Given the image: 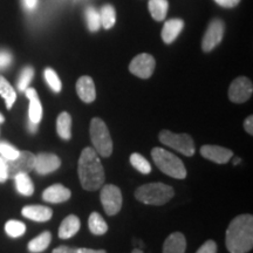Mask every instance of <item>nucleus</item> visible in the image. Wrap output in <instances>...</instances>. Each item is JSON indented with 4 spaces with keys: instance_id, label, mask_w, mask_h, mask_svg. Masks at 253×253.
<instances>
[{
    "instance_id": "obj_1",
    "label": "nucleus",
    "mask_w": 253,
    "mask_h": 253,
    "mask_svg": "<svg viewBox=\"0 0 253 253\" xmlns=\"http://www.w3.org/2000/svg\"><path fill=\"white\" fill-rule=\"evenodd\" d=\"M226 249L230 253H248L253 248V217L240 214L233 218L226 230Z\"/></svg>"
},
{
    "instance_id": "obj_2",
    "label": "nucleus",
    "mask_w": 253,
    "mask_h": 253,
    "mask_svg": "<svg viewBox=\"0 0 253 253\" xmlns=\"http://www.w3.org/2000/svg\"><path fill=\"white\" fill-rule=\"evenodd\" d=\"M79 178L81 185L88 191H95L101 188L104 182V169L99 155L93 148H84L79 158Z\"/></svg>"
},
{
    "instance_id": "obj_3",
    "label": "nucleus",
    "mask_w": 253,
    "mask_h": 253,
    "mask_svg": "<svg viewBox=\"0 0 253 253\" xmlns=\"http://www.w3.org/2000/svg\"><path fill=\"white\" fill-rule=\"evenodd\" d=\"M173 189L164 183H149L140 186L135 191L136 199L149 205L166 204L173 197Z\"/></svg>"
},
{
    "instance_id": "obj_4",
    "label": "nucleus",
    "mask_w": 253,
    "mask_h": 253,
    "mask_svg": "<svg viewBox=\"0 0 253 253\" xmlns=\"http://www.w3.org/2000/svg\"><path fill=\"white\" fill-rule=\"evenodd\" d=\"M151 157L158 169L166 175L177 179H183L186 177L184 164L172 153H169L162 148H154L151 150Z\"/></svg>"
},
{
    "instance_id": "obj_5",
    "label": "nucleus",
    "mask_w": 253,
    "mask_h": 253,
    "mask_svg": "<svg viewBox=\"0 0 253 253\" xmlns=\"http://www.w3.org/2000/svg\"><path fill=\"white\" fill-rule=\"evenodd\" d=\"M90 138L94 148L100 156L109 157L113 153V141L106 123L101 119L95 118L90 122Z\"/></svg>"
},
{
    "instance_id": "obj_6",
    "label": "nucleus",
    "mask_w": 253,
    "mask_h": 253,
    "mask_svg": "<svg viewBox=\"0 0 253 253\" xmlns=\"http://www.w3.org/2000/svg\"><path fill=\"white\" fill-rule=\"evenodd\" d=\"M160 141L185 156H194L195 144L188 134H175L169 130L160 132Z\"/></svg>"
},
{
    "instance_id": "obj_7",
    "label": "nucleus",
    "mask_w": 253,
    "mask_h": 253,
    "mask_svg": "<svg viewBox=\"0 0 253 253\" xmlns=\"http://www.w3.org/2000/svg\"><path fill=\"white\" fill-rule=\"evenodd\" d=\"M101 203L108 216L119 213L122 208V194L116 185L107 184L101 190Z\"/></svg>"
},
{
    "instance_id": "obj_8",
    "label": "nucleus",
    "mask_w": 253,
    "mask_h": 253,
    "mask_svg": "<svg viewBox=\"0 0 253 253\" xmlns=\"http://www.w3.org/2000/svg\"><path fill=\"white\" fill-rule=\"evenodd\" d=\"M7 162V172L8 178H14L20 173H28L34 169V163H36V155L30 151H20L18 157L14 160L6 161Z\"/></svg>"
},
{
    "instance_id": "obj_9",
    "label": "nucleus",
    "mask_w": 253,
    "mask_h": 253,
    "mask_svg": "<svg viewBox=\"0 0 253 253\" xmlns=\"http://www.w3.org/2000/svg\"><path fill=\"white\" fill-rule=\"evenodd\" d=\"M155 66H156V62H155L154 56L143 53L131 60L129 71L141 79H149L155 71Z\"/></svg>"
},
{
    "instance_id": "obj_10",
    "label": "nucleus",
    "mask_w": 253,
    "mask_h": 253,
    "mask_svg": "<svg viewBox=\"0 0 253 253\" xmlns=\"http://www.w3.org/2000/svg\"><path fill=\"white\" fill-rule=\"evenodd\" d=\"M252 91L253 86L251 80L245 77L237 78L230 86L229 99L235 103H243L251 97Z\"/></svg>"
},
{
    "instance_id": "obj_11",
    "label": "nucleus",
    "mask_w": 253,
    "mask_h": 253,
    "mask_svg": "<svg viewBox=\"0 0 253 253\" xmlns=\"http://www.w3.org/2000/svg\"><path fill=\"white\" fill-rule=\"evenodd\" d=\"M224 36V23L220 20H214L210 24L207 33H205L202 48L204 52H211L218 43L220 42Z\"/></svg>"
},
{
    "instance_id": "obj_12",
    "label": "nucleus",
    "mask_w": 253,
    "mask_h": 253,
    "mask_svg": "<svg viewBox=\"0 0 253 253\" xmlns=\"http://www.w3.org/2000/svg\"><path fill=\"white\" fill-rule=\"evenodd\" d=\"M61 161L54 154L41 153L36 156V163H34V169L40 175H47L59 169Z\"/></svg>"
},
{
    "instance_id": "obj_13",
    "label": "nucleus",
    "mask_w": 253,
    "mask_h": 253,
    "mask_svg": "<svg viewBox=\"0 0 253 253\" xmlns=\"http://www.w3.org/2000/svg\"><path fill=\"white\" fill-rule=\"evenodd\" d=\"M202 156L218 164H225L232 157V151L218 145H203L201 148Z\"/></svg>"
},
{
    "instance_id": "obj_14",
    "label": "nucleus",
    "mask_w": 253,
    "mask_h": 253,
    "mask_svg": "<svg viewBox=\"0 0 253 253\" xmlns=\"http://www.w3.org/2000/svg\"><path fill=\"white\" fill-rule=\"evenodd\" d=\"M77 93L84 102H93L96 97V90H95L93 79L90 77H81L79 79L77 82Z\"/></svg>"
},
{
    "instance_id": "obj_15",
    "label": "nucleus",
    "mask_w": 253,
    "mask_h": 253,
    "mask_svg": "<svg viewBox=\"0 0 253 253\" xmlns=\"http://www.w3.org/2000/svg\"><path fill=\"white\" fill-rule=\"evenodd\" d=\"M71 190L61 184H54L47 188L42 194V198L49 203H63L71 198Z\"/></svg>"
},
{
    "instance_id": "obj_16",
    "label": "nucleus",
    "mask_w": 253,
    "mask_h": 253,
    "mask_svg": "<svg viewBox=\"0 0 253 253\" xmlns=\"http://www.w3.org/2000/svg\"><path fill=\"white\" fill-rule=\"evenodd\" d=\"M24 217L34 221H47L53 216L52 209L42 205H28L21 210Z\"/></svg>"
},
{
    "instance_id": "obj_17",
    "label": "nucleus",
    "mask_w": 253,
    "mask_h": 253,
    "mask_svg": "<svg viewBox=\"0 0 253 253\" xmlns=\"http://www.w3.org/2000/svg\"><path fill=\"white\" fill-rule=\"evenodd\" d=\"M25 93H26V96L30 100V108H28L30 122L39 125L41 118H42V106H41L39 97H38L37 90L34 88H27Z\"/></svg>"
},
{
    "instance_id": "obj_18",
    "label": "nucleus",
    "mask_w": 253,
    "mask_h": 253,
    "mask_svg": "<svg viewBox=\"0 0 253 253\" xmlns=\"http://www.w3.org/2000/svg\"><path fill=\"white\" fill-rule=\"evenodd\" d=\"M186 240L181 232H175L166 239L163 244V253H184Z\"/></svg>"
},
{
    "instance_id": "obj_19",
    "label": "nucleus",
    "mask_w": 253,
    "mask_h": 253,
    "mask_svg": "<svg viewBox=\"0 0 253 253\" xmlns=\"http://www.w3.org/2000/svg\"><path fill=\"white\" fill-rule=\"evenodd\" d=\"M80 226L81 221L75 214L67 216L62 220L61 225L59 227V237L61 239L72 238L73 236L77 235L78 231L80 230Z\"/></svg>"
},
{
    "instance_id": "obj_20",
    "label": "nucleus",
    "mask_w": 253,
    "mask_h": 253,
    "mask_svg": "<svg viewBox=\"0 0 253 253\" xmlns=\"http://www.w3.org/2000/svg\"><path fill=\"white\" fill-rule=\"evenodd\" d=\"M184 27V23L181 19H171L164 24L162 30V39L166 43H171L178 37L181 31Z\"/></svg>"
},
{
    "instance_id": "obj_21",
    "label": "nucleus",
    "mask_w": 253,
    "mask_h": 253,
    "mask_svg": "<svg viewBox=\"0 0 253 253\" xmlns=\"http://www.w3.org/2000/svg\"><path fill=\"white\" fill-rule=\"evenodd\" d=\"M56 131L63 140H69L72 137V118L67 112H63L58 116Z\"/></svg>"
},
{
    "instance_id": "obj_22",
    "label": "nucleus",
    "mask_w": 253,
    "mask_h": 253,
    "mask_svg": "<svg viewBox=\"0 0 253 253\" xmlns=\"http://www.w3.org/2000/svg\"><path fill=\"white\" fill-rule=\"evenodd\" d=\"M50 240H52V235H50L48 231H46V232H42L41 235L36 237V238L32 239L28 243V250L32 253H40L45 251L49 246Z\"/></svg>"
},
{
    "instance_id": "obj_23",
    "label": "nucleus",
    "mask_w": 253,
    "mask_h": 253,
    "mask_svg": "<svg viewBox=\"0 0 253 253\" xmlns=\"http://www.w3.org/2000/svg\"><path fill=\"white\" fill-rule=\"evenodd\" d=\"M0 95L5 100L7 109H11L17 100V94H15L13 87L9 84V82L1 75H0Z\"/></svg>"
},
{
    "instance_id": "obj_24",
    "label": "nucleus",
    "mask_w": 253,
    "mask_h": 253,
    "mask_svg": "<svg viewBox=\"0 0 253 253\" xmlns=\"http://www.w3.org/2000/svg\"><path fill=\"white\" fill-rule=\"evenodd\" d=\"M88 226H89L90 232L96 236L104 235L108 231V225H107L102 216L97 212H93L90 214L89 219H88Z\"/></svg>"
},
{
    "instance_id": "obj_25",
    "label": "nucleus",
    "mask_w": 253,
    "mask_h": 253,
    "mask_svg": "<svg viewBox=\"0 0 253 253\" xmlns=\"http://www.w3.org/2000/svg\"><path fill=\"white\" fill-rule=\"evenodd\" d=\"M14 181H15V186H17L19 194L24 196L33 195L34 185L33 183H32L28 173H20V175H17L14 177Z\"/></svg>"
},
{
    "instance_id": "obj_26",
    "label": "nucleus",
    "mask_w": 253,
    "mask_h": 253,
    "mask_svg": "<svg viewBox=\"0 0 253 253\" xmlns=\"http://www.w3.org/2000/svg\"><path fill=\"white\" fill-rule=\"evenodd\" d=\"M168 0H150L149 11L155 20L162 21L166 18L168 12Z\"/></svg>"
},
{
    "instance_id": "obj_27",
    "label": "nucleus",
    "mask_w": 253,
    "mask_h": 253,
    "mask_svg": "<svg viewBox=\"0 0 253 253\" xmlns=\"http://www.w3.org/2000/svg\"><path fill=\"white\" fill-rule=\"evenodd\" d=\"M100 19H101V25H102L106 30L112 28L116 21L115 9H114L113 6L110 5L103 6L100 12Z\"/></svg>"
},
{
    "instance_id": "obj_28",
    "label": "nucleus",
    "mask_w": 253,
    "mask_h": 253,
    "mask_svg": "<svg viewBox=\"0 0 253 253\" xmlns=\"http://www.w3.org/2000/svg\"><path fill=\"white\" fill-rule=\"evenodd\" d=\"M5 231L12 238H18V237L23 236L26 232V225H25L23 221L8 220L5 224Z\"/></svg>"
},
{
    "instance_id": "obj_29",
    "label": "nucleus",
    "mask_w": 253,
    "mask_h": 253,
    "mask_svg": "<svg viewBox=\"0 0 253 253\" xmlns=\"http://www.w3.org/2000/svg\"><path fill=\"white\" fill-rule=\"evenodd\" d=\"M130 163L136 170H138L141 173H144V175H148V173H150L151 171L150 163L148 162V161L145 160L141 154H137V153L131 154Z\"/></svg>"
},
{
    "instance_id": "obj_30",
    "label": "nucleus",
    "mask_w": 253,
    "mask_h": 253,
    "mask_svg": "<svg viewBox=\"0 0 253 253\" xmlns=\"http://www.w3.org/2000/svg\"><path fill=\"white\" fill-rule=\"evenodd\" d=\"M86 19H87V24H88V28L91 32H96L99 31V28L101 26V19H100V13L96 11V9L93 7H89L86 11Z\"/></svg>"
},
{
    "instance_id": "obj_31",
    "label": "nucleus",
    "mask_w": 253,
    "mask_h": 253,
    "mask_svg": "<svg viewBox=\"0 0 253 253\" xmlns=\"http://www.w3.org/2000/svg\"><path fill=\"white\" fill-rule=\"evenodd\" d=\"M45 79L47 84H48V86L52 88L53 91H55V93L61 91V88H62L61 81H60L58 74H56L52 68L45 69Z\"/></svg>"
},
{
    "instance_id": "obj_32",
    "label": "nucleus",
    "mask_w": 253,
    "mask_h": 253,
    "mask_svg": "<svg viewBox=\"0 0 253 253\" xmlns=\"http://www.w3.org/2000/svg\"><path fill=\"white\" fill-rule=\"evenodd\" d=\"M34 77V71L32 67H26L24 69L23 72H21V75H20V79H19V82H18V88L19 90L21 91H25L28 88V84H30V82L32 81V79Z\"/></svg>"
},
{
    "instance_id": "obj_33",
    "label": "nucleus",
    "mask_w": 253,
    "mask_h": 253,
    "mask_svg": "<svg viewBox=\"0 0 253 253\" xmlns=\"http://www.w3.org/2000/svg\"><path fill=\"white\" fill-rule=\"evenodd\" d=\"M19 153H20V151L15 149L14 147H12L11 144L6 143V142H1V143H0V155H1V157L4 158V160H14L15 157H18Z\"/></svg>"
},
{
    "instance_id": "obj_34",
    "label": "nucleus",
    "mask_w": 253,
    "mask_h": 253,
    "mask_svg": "<svg viewBox=\"0 0 253 253\" xmlns=\"http://www.w3.org/2000/svg\"><path fill=\"white\" fill-rule=\"evenodd\" d=\"M196 253H217V244L213 240H208L207 243H204L198 249V251Z\"/></svg>"
},
{
    "instance_id": "obj_35",
    "label": "nucleus",
    "mask_w": 253,
    "mask_h": 253,
    "mask_svg": "<svg viewBox=\"0 0 253 253\" xmlns=\"http://www.w3.org/2000/svg\"><path fill=\"white\" fill-rule=\"evenodd\" d=\"M12 62V55L6 50H0V69L6 68Z\"/></svg>"
},
{
    "instance_id": "obj_36",
    "label": "nucleus",
    "mask_w": 253,
    "mask_h": 253,
    "mask_svg": "<svg viewBox=\"0 0 253 253\" xmlns=\"http://www.w3.org/2000/svg\"><path fill=\"white\" fill-rule=\"evenodd\" d=\"M8 178L7 162L2 157H0V183L5 182Z\"/></svg>"
},
{
    "instance_id": "obj_37",
    "label": "nucleus",
    "mask_w": 253,
    "mask_h": 253,
    "mask_svg": "<svg viewBox=\"0 0 253 253\" xmlns=\"http://www.w3.org/2000/svg\"><path fill=\"white\" fill-rule=\"evenodd\" d=\"M53 253H81V249L68 248V246H59L53 250Z\"/></svg>"
},
{
    "instance_id": "obj_38",
    "label": "nucleus",
    "mask_w": 253,
    "mask_h": 253,
    "mask_svg": "<svg viewBox=\"0 0 253 253\" xmlns=\"http://www.w3.org/2000/svg\"><path fill=\"white\" fill-rule=\"evenodd\" d=\"M214 1H216L218 5L223 6V7L231 8V7H235V6L238 5L240 0H214Z\"/></svg>"
},
{
    "instance_id": "obj_39",
    "label": "nucleus",
    "mask_w": 253,
    "mask_h": 253,
    "mask_svg": "<svg viewBox=\"0 0 253 253\" xmlns=\"http://www.w3.org/2000/svg\"><path fill=\"white\" fill-rule=\"evenodd\" d=\"M244 128L250 135H253V116H249V118L245 120Z\"/></svg>"
},
{
    "instance_id": "obj_40",
    "label": "nucleus",
    "mask_w": 253,
    "mask_h": 253,
    "mask_svg": "<svg viewBox=\"0 0 253 253\" xmlns=\"http://www.w3.org/2000/svg\"><path fill=\"white\" fill-rule=\"evenodd\" d=\"M23 4L27 9H34L38 4V0H23Z\"/></svg>"
},
{
    "instance_id": "obj_41",
    "label": "nucleus",
    "mask_w": 253,
    "mask_h": 253,
    "mask_svg": "<svg viewBox=\"0 0 253 253\" xmlns=\"http://www.w3.org/2000/svg\"><path fill=\"white\" fill-rule=\"evenodd\" d=\"M81 253H107L104 250H91V249H81Z\"/></svg>"
},
{
    "instance_id": "obj_42",
    "label": "nucleus",
    "mask_w": 253,
    "mask_h": 253,
    "mask_svg": "<svg viewBox=\"0 0 253 253\" xmlns=\"http://www.w3.org/2000/svg\"><path fill=\"white\" fill-rule=\"evenodd\" d=\"M28 129H30L31 132H36L37 129H38V125H37V123L30 122V126H28Z\"/></svg>"
},
{
    "instance_id": "obj_43",
    "label": "nucleus",
    "mask_w": 253,
    "mask_h": 253,
    "mask_svg": "<svg viewBox=\"0 0 253 253\" xmlns=\"http://www.w3.org/2000/svg\"><path fill=\"white\" fill-rule=\"evenodd\" d=\"M131 253H143V252H142V250H140V249H135Z\"/></svg>"
},
{
    "instance_id": "obj_44",
    "label": "nucleus",
    "mask_w": 253,
    "mask_h": 253,
    "mask_svg": "<svg viewBox=\"0 0 253 253\" xmlns=\"http://www.w3.org/2000/svg\"><path fill=\"white\" fill-rule=\"evenodd\" d=\"M238 163H240V158H236L235 162H233V164H235V166H237V164H238Z\"/></svg>"
},
{
    "instance_id": "obj_45",
    "label": "nucleus",
    "mask_w": 253,
    "mask_h": 253,
    "mask_svg": "<svg viewBox=\"0 0 253 253\" xmlns=\"http://www.w3.org/2000/svg\"><path fill=\"white\" fill-rule=\"evenodd\" d=\"M5 121V119H4V116L1 115V114H0V123H2Z\"/></svg>"
}]
</instances>
